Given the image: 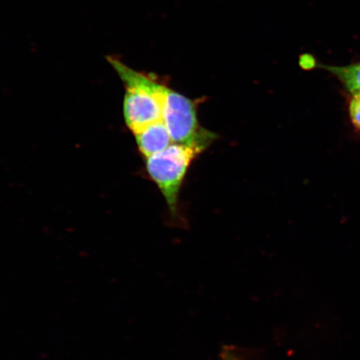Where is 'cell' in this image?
<instances>
[{"label": "cell", "mask_w": 360, "mask_h": 360, "mask_svg": "<svg viewBox=\"0 0 360 360\" xmlns=\"http://www.w3.org/2000/svg\"><path fill=\"white\" fill-rule=\"evenodd\" d=\"M110 61L125 85L124 116L126 124L134 135L151 124L164 121L168 81L155 74L134 70L115 58H110Z\"/></svg>", "instance_id": "cell-1"}, {"label": "cell", "mask_w": 360, "mask_h": 360, "mask_svg": "<svg viewBox=\"0 0 360 360\" xmlns=\"http://www.w3.org/2000/svg\"><path fill=\"white\" fill-rule=\"evenodd\" d=\"M205 148L173 143L164 151L147 158L148 175L160 188L171 212L176 213L180 190L193 160Z\"/></svg>", "instance_id": "cell-2"}, {"label": "cell", "mask_w": 360, "mask_h": 360, "mask_svg": "<svg viewBox=\"0 0 360 360\" xmlns=\"http://www.w3.org/2000/svg\"><path fill=\"white\" fill-rule=\"evenodd\" d=\"M199 102L169 86L165 94L163 120L173 143L206 148L214 141V134L202 128L199 123Z\"/></svg>", "instance_id": "cell-3"}, {"label": "cell", "mask_w": 360, "mask_h": 360, "mask_svg": "<svg viewBox=\"0 0 360 360\" xmlns=\"http://www.w3.org/2000/svg\"><path fill=\"white\" fill-rule=\"evenodd\" d=\"M135 139L139 151L146 159L164 151L173 143L164 121L148 126L141 132L135 134Z\"/></svg>", "instance_id": "cell-4"}, {"label": "cell", "mask_w": 360, "mask_h": 360, "mask_svg": "<svg viewBox=\"0 0 360 360\" xmlns=\"http://www.w3.org/2000/svg\"><path fill=\"white\" fill-rule=\"evenodd\" d=\"M322 67L334 75L353 96L360 93V62L347 66Z\"/></svg>", "instance_id": "cell-5"}, {"label": "cell", "mask_w": 360, "mask_h": 360, "mask_svg": "<svg viewBox=\"0 0 360 360\" xmlns=\"http://www.w3.org/2000/svg\"><path fill=\"white\" fill-rule=\"evenodd\" d=\"M349 114L354 124L360 129V93L354 94L351 101Z\"/></svg>", "instance_id": "cell-6"}, {"label": "cell", "mask_w": 360, "mask_h": 360, "mask_svg": "<svg viewBox=\"0 0 360 360\" xmlns=\"http://www.w3.org/2000/svg\"><path fill=\"white\" fill-rule=\"evenodd\" d=\"M222 360H240L236 356V355L231 353H228L225 354V356L222 359Z\"/></svg>", "instance_id": "cell-7"}]
</instances>
